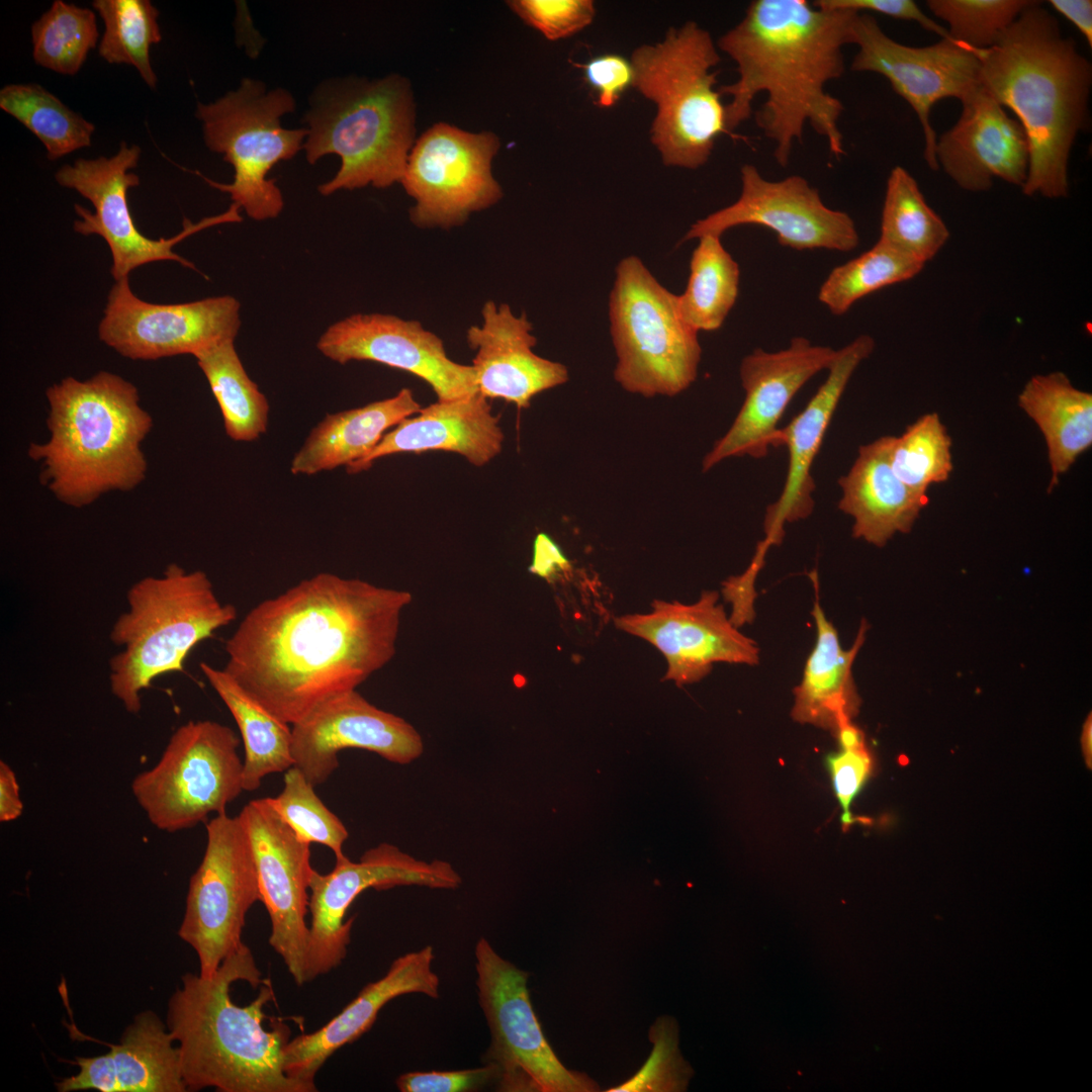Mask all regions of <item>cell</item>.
Wrapping results in <instances>:
<instances>
[{"label":"cell","mask_w":1092,"mask_h":1092,"mask_svg":"<svg viewBox=\"0 0 1092 1092\" xmlns=\"http://www.w3.org/2000/svg\"><path fill=\"white\" fill-rule=\"evenodd\" d=\"M412 600L407 590L317 573L249 611L225 642L223 669L292 726L391 660Z\"/></svg>","instance_id":"obj_1"},{"label":"cell","mask_w":1092,"mask_h":1092,"mask_svg":"<svg viewBox=\"0 0 1092 1092\" xmlns=\"http://www.w3.org/2000/svg\"><path fill=\"white\" fill-rule=\"evenodd\" d=\"M857 12L829 10L807 0H754L743 18L717 42L736 64L738 78L719 93L731 97L726 124L733 130L752 113L755 97L765 102L757 126L774 143V157L789 165L807 124L836 157L844 154L839 119L842 102L826 90L845 71L843 49L853 43Z\"/></svg>","instance_id":"obj_2"},{"label":"cell","mask_w":1092,"mask_h":1092,"mask_svg":"<svg viewBox=\"0 0 1092 1092\" xmlns=\"http://www.w3.org/2000/svg\"><path fill=\"white\" fill-rule=\"evenodd\" d=\"M275 1000L245 943L211 977L188 973L170 998L167 1027L178 1042L187 1091L314 1092L283 1069L290 1028L278 1019L264 1027L265 1007Z\"/></svg>","instance_id":"obj_3"},{"label":"cell","mask_w":1092,"mask_h":1092,"mask_svg":"<svg viewBox=\"0 0 1092 1092\" xmlns=\"http://www.w3.org/2000/svg\"><path fill=\"white\" fill-rule=\"evenodd\" d=\"M978 55L982 87L1016 114L1027 136L1023 194L1066 197L1070 153L1088 114L1090 63L1038 1Z\"/></svg>","instance_id":"obj_4"},{"label":"cell","mask_w":1092,"mask_h":1092,"mask_svg":"<svg viewBox=\"0 0 1092 1092\" xmlns=\"http://www.w3.org/2000/svg\"><path fill=\"white\" fill-rule=\"evenodd\" d=\"M46 396L50 437L31 443L27 454L39 463L41 483L59 502L80 509L144 481L142 444L153 419L131 382L108 371L85 380L68 376Z\"/></svg>","instance_id":"obj_5"},{"label":"cell","mask_w":1092,"mask_h":1092,"mask_svg":"<svg viewBox=\"0 0 1092 1092\" xmlns=\"http://www.w3.org/2000/svg\"><path fill=\"white\" fill-rule=\"evenodd\" d=\"M126 602L109 635L120 647L109 659V686L123 708L138 714L142 693L157 677L184 671L190 651L233 623L237 610L218 599L205 572L175 563L134 582Z\"/></svg>","instance_id":"obj_6"},{"label":"cell","mask_w":1092,"mask_h":1092,"mask_svg":"<svg viewBox=\"0 0 1092 1092\" xmlns=\"http://www.w3.org/2000/svg\"><path fill=\"white\" fill-rule=\"evenodd\" d=\"M309 105L306 160L314 164L337 154L342 161L337 174L318 187L321 194L400 182L415 138V103L405 78L328 80Z\"/></svg>","instance_id":"obj_7"},{"label":"cell","mask_w":1092,"mask_h":1092,"mask_svg":"<svg viewBox=\"0 0 1092 1092\" xmlns=\"http://www.w3.org/2000/svg\"><path fill=\"white\" fill-rule=\"evenodd\" d=\"M719 62L711 34L695 21L633 52V87L656 105L651 142L665 166L697 169L709 160L716 140L730 134L711 71Z\"/></svg>","instance_id":"obj_8"},{"label":"cell","mask_w":1092,"mask_h":1092,"mask_svg":"<svg viewBox=\"0 0 1092 1092\" xmlns=\"http://www.w3.org/2000/svg\"><path fill=\"white\" fill-rule=\"evenodd\" d=\"M609 316L618 359L614 377L625 390L673 396L696 380L702 354L698 332L682 320L677 295L635 256L616 268Z\"/></svg>","instance_id":"obj_9"},{"label":"cell","mask_w":1092,"mask_h":1092,"mask_svg":"<svg viewBox=\"0 0 1092 1092\" xmlns=\"http://www.w3.org/2000/svg\"><path fill=\"white\" fill-rule=\"evenodd\" d=\"M295 108V100L283 88L268 91L266 85L244 78L240 86L217 100L197 103L206 147L223 155L235 170L232 183L200 176L212 187L229 193L233 203L255 220L274 218L284 202L280 189L267 179L279 162L289 160L303 148L307 128L288 129L283 115Z\"/></svg>","instance_id":"obj_10"},{"label":"cell","mask_w":1092,"mask_h":1092,"mask_svg":"<svg viewBox=\"0 0 1092 1092\" xmlns=\"http://www.w3.org/2000/svg\"><path fill=\"white\" fill-rule=\"evenodd\" d=\"M240 738L212 720L188 721L170 737L157 763L130 785L138 804L159 830L193 828L208 815L226 813L244 791Z\"/></svg>","instance_id":"obj_11"},{"label":"cell","mask_w":1092,"mask_h":1092,"mask_svg":"<svg viewBox=\"0 0 1092 1092\" xmlns=\"http://www.w3.org/2000/svg\"><path fill=\"white\" fill-rule=\"evenodd\" d=\"M480 1008L490 1032L484 1063L496 1067L495 1087L509 1092H594L599 1085L567 1069L544 1035L530 1000L528 973L481 937L474 949Z\"/></svg>","instance_id":"obj_12"},{"label":"cell","mask_w":1092,"mask_h":1092,"mask_svg":"<svg viewBox=\"0 0 1092 1092\" xmlns=\"http://www.w3.org/2000/svg\"><path fill=\"white\" fill-rule=\"evenodd\" d=\"M261 901L251 842L238 816L216 815L206 823V846L191 876L179 937L195 950L199 975L211 977L243 944L250 908Z\"/></svg>","instance_id":"obj_13"},{"label":"cell","mask_w":1092,"mask_h":1092,"mask_svg":"<svg viewBox=\"0 0 1092 1092\" xmlns=\"http://www.w3.org/2000/svg\"><path fill=\"white\" fill-rule=\"evenodd\" d=\"M141 154L139 146H127L122 142L117 153L111 157L77 159L73 164L61 167L55 174L61 186L77 191L93 205L94 211H91L75 204L80 218L74 221V231L104 239L112 256L110 271L115 281L128 278L132 270L157 261H176L196 269L191 262L173 251L174 246L212 225L243 220L241 208L232 203L224 212L198 222L185 218L183 230L175 237L159 240L145 237L135 226L127 202L128 189L140 185L139 176L131 170L138 166Z\"/></svg>","instance_id":"obj_14"},{"label":"cell","mask_w":1092,"mask_h":1092,"mask_svg":"<svg viewBox=\"0 0 1092 1092\" xmlns=\"http://www.w3.org/2000/svg\"><path fill=\"white\" fill-rule=\"evenodd\" d=\"M461 883L448 861L417 859L390 843L366 850L358 861L346 855L338 858L328 874L314 870L309 884L307 982L338 968L346 958L355 921V917L345 920L346 912L365 890L398 886L453 890Z\"/></svg>","instance_id":"obj_15"},{"label":"cell","mask_w":1092,"mask_h":1092,"mask_svg":"<svg viewBox=\"0 0 1092 1092\" xmlns=\"http://www.w3.org/2000/svg\"><path fill=\"white\" fill-rule=\"evenodd\" d=\"M499 148L492 132L473 133L447 123L429 128L412 148L399 183L416 203L419 228L450 229L503 196L491 161Z\"/></svg>","instance_id":"obj_16"},{"label":"cell","mask_w":1092,"mask_h":1092,"mask_svg":"<svg viewBox=\"0 0 1092 1092\" xmlns=\"http://www.w3.org/2000/svg\"><path fill=\"white\" fill-rule=\"evenodd\" d=\"M852 44L857 52L851 70L888 79L916 113L924 134V159L932 170H938L930 110L940 99L954 97L963 101L982 86L978 51L951 37L927 47L902 44L887 35L868 13L856 16Z\"/></svg>","instance_id":"obj_17"},{"label":"cell","mask_w":1092,"mask_h":1092,"mask_svg":"<svg viewBox=\"0 0 1092 1092\" xmlns=\"http://www.w3.org/2000/svg\"><path fill=\"white\" fill-rule=\"evenodd\" d=\"M241 304L233 296H213L174 304L147 302L130 289L128 278L115 281L98 327L99 339L131 360L197 355L235 340Z\"/></svg>","instance_id":"obj_18"},{"label":"cell","mask_w":1092,"mask_h":1092,"mask_svg":"<svg viewBox=\"0 0 1092 1092\" xmlns=\"http://www.w3.org/2000/svg\"><path fill=\"white\" fill-rule=\"evenodd\" d=\"M248 833L259 878L261 902L271 922L269 944L296 985L307 983L309 926L306 914L313 869L309 843L301 840L269 798L252 800L239 814Z\"/></svg>","instance_id":"obj_19"},{"label":"cell","mask_w":1092,"mask_h":1092,"mask_svg":"<svg viewBox=\"0 0 1092 1092\" xmlns=\"http://www.w3.org/2000/svg\"><path fill=\"white\" fill-rule=\"evenodd\" d=\"M740 176L738 199L697 220L684 241L708 234L722 236L737 225L756 224L771 230L782 246L794 250L849 252L857 247L859 237L852 217L828 207L818 189L804 177L791 175L771 181L751 164L741 167Z\"/></svg>","instance_id":"obj_20"},{"label":"cell","mask_w":1092,"mask_h":1092,"mask_svg":"<svg viewBox=\"0 0 1092 1092\" xmlns=\"http://www.w3.org/2000/svg\"><path fill=\"white\" fill-rule=\"evenodd\" d=\"M719 593L704 590L693 604L654 600L651 611L614 618L617 629L656 647L666 659L663 680L676 686L701 680L714 663L756 665L759 648L732 624Z\"/></svg>","instance_id":"obj_21"},{"label":"cell","mask_w":1092,"mask_h":1092,"mask_svg":"<svg viewBox=\"0 0 1092 1092\" xmlns=\"http://www.w3.org/2000/svg\"><path fill=\"white\" fill-rule=\"evenodd\" d=\"M837 350L794 337L777 352L755 349L741 361L744 401L733 424L708 452L703 471L730 457L763 458L780 445L778 424L797 392L818 372L828 369Z\"/></svg>","instance_id":"obj_22"},{"label":"cell","mask_w":1092,"mask_h":1092,"mask_svg":"<svg viewBox=\"0 0 1092 1092\" xmlns=\"http://www.w3.org/2000/svg\"><path fill=\"white\" fill-rule=\"evenodd\" d=\"M316 347L340 364L371 361L412 373L432 387L438 400L478 392L473 367L450 359L442 339L419 321L355 313L330 326Z\"/></svg>","instance_id":"obj_23"},{"label":"cell","mask_w":1092,"mask_h":1092,"mask_svg":"<svg viewBox=\"0 0 1092 1092\" xmlns=\"http://www.w3.org/2000/svg\"><path fill=\"white\" fill-rule=\"evenodd\" d=\"M291 728L293 765L314 787L338 768L343 749L372 751L398 764L411 763L424 750L412 724L377 708L356 690L325 701Z\"/></svg>","instance_id":"obj_24"},{"label":"cell","mask_w":1092,"mask_h":1092,"mask_svg":"<svg viewBox=\"0 0 1092 1092\" xmlns=\"http://www.w3.org/2000/svg\"><path fill=\"white\" fill-rule=\"evenodd\" d=\"M962 104L957 123L936 142L938 166L967 191H987L994 178L1022 187L1029 165L1022 125L982 86Z\"/></svg>","instance_id":"obj_25"},{"label":"cell","mask_w":1092,"mask_h":1092,"mask_svg":"<svg viewBox=\"0 0 1092 1092\" xmlns=\"http://www.w3.org/2000/svg\"><path fill=\"white\" fill-rule=\"evenodd\" d=\"M875 340L860 335L843 348L829 366L825 381L804 410L781 429L780 445L789 452V467L783 491L767 507L763 521L764 539L758 543L767 550L779 545L785 536L784 526L808 518L814 509L815 482L811 475L813 461L836 411L839 400L858 365L873 353Z\"/></svg>","instance_id":"obj_26"},{"label":"cell","mask_w":1092,"mask_h":1092,"mask_svg":"<svg viewBox=\"0 0 1092 1092\" xmlns=\"http://www.w3.org/2000/svg\"><path fill=\"white\" fill-rule=\"evenodd\" d=\"M482 322L466 332L475 351L474 369L478 392L527 407L538 393L568 380L567 368L534 353L537 340L526 313L516 315L507 303L486 301Z\"/></svg>","instance_id":"obj_27"},{"label":"cell","mask_w":1092,"mask_h":1092,"mask_svg":"<svg viewBox=\"0 0 1092 1092\" xmlns=\"http://www.w3.org/2000/svg\"><path fill=\"white\" fill-rule=\"evenodd\" d=\"M433 961L431 945L396 958L383 977L367 984L324 1026L287 1042L283 1051L285 1074L296 1081L315 1084V1075L326 1061L367 1032L388 1002L412 993L437 999L440 979L432 970Z\"/></svg>","instance_id":"obj_28"},{"label":"cell","mask_w":1092,"mask_h":1092,"mask_svg":"<svg viewBox=\"0 0 1092 1092\" xmlns=\"http://www.w3.org/2000/svg\"><path fill=\"white\" fill-rule=\"evenodd\" d=\"M152 1011L138 1014L107 1054L76 1057L79 1072L56 1083L61 1092H185L179 1049Z\"/></svg>","instance_id":"obj_29"},{"label":"cell","mask_w":1092,"mask_h":1092,"mask_svg":"<svg viewBox=\"0 0 1092 1092\" xmlns=\"http://www.w3.org/2000/svg\"><path fill=\"white\" fill-rule=\"evenodd\" d=\"M504 433L487 398L479 392L437 400L387 432L376 447L347 466L349 473L370 468L374 461L398 453L454 452L483 466L502 451Z\"/></svg>","instance_id":"obj_30"},{"label":"cell","mask_w":1092,"mask_h":1092,"mask_svg":"<svg viewBox=\"0 0 1092 1092\" xmlns=\"http://www.w3.org/2000/svg\"><path fill=\"white\" fill-rule=\"evenodd\" d=\"M892 436H882L859 447L849 471L838 483L840 511L852 517V536L883 547L897 533H909L927 494L907 486L890 464Z\"/></svg>","instance_id":"obj_31"},{"label":"cell","mask_w":1092,"mask_h":1092,"mask_svg":"<svg viewBox=\"0 0 1092 1092\" xmlns=\"http://www.w3.org/2000/svg\"><path fill=\"white\" fill-rule=\"evenodd\" d=\"M815 602L812 616L816 626V641L803 670L801 682L794 689L792 717L802 724H811L832 734L843 722L852 721L860 706L852 675V665L868 630L862 621L851 648L841 647L838 632L826 618L818 595V581L813 578Z\"/></svg>","instance_id":"obj_32"},{"label":"cell","mask_w":1092,"mask_h":1092,"mask_svg":"<svg viewBox=\"0 0 1092 1092\" xmlns=\"http://www.w3.org/2000/svg\"><path fill=\"white\" fill-rule=\"evenodd\" d=\"M413 391L401 388L395 395L364 406L328 414L308 434L295 453L290 472L314 475L349 466L369 454L386 431L421 411Z\"/></svg>","instance_id":"obj_33"},{"label":"cell","mask_w":1092,"mask_h":1092,"mask_svg":"<svg viewBox=\"0 0 1092 1092\" xmlns=\"http://www.w3.org/2000/svg\"><path fill=\"white\" fill-rule=\"evenodd\" d=\"M1019 407L1036 424L1052 471L1049 492L1092 446V394L1055 371L1032 376L1018 394Z\"/></svg>","instance_id":"obj_34"},{"label":"cell","mask_w":1092,"mask_h":1092,"mask_svg":"<svg viewBox=\"0 0 1092 1092\" xmlns=\"http://www.w3.org/2000/svg\"><path fill=\"white\" fill-rule=\"evenodd\" d=\"M200 669L239 727L245 750L244 791H255L268 775L291 767V725L262 707L223 668L201 662Z\"/></svg>","instance_id":"obj_35"},{"label":"cell","mask_w":1092,"mask_h":1092,"mask_svg":"<svg viewBox=\"0 0 1092 1092\" xmlns=\"http://www.w3.org/2000/svg\"><path fill=\"white\" fill-rule=\"evenodd\" d=\"M740 270L721 236L699 238L690 262L687 287L677 295L682 320L698 333L722 327L739 292Z\"/></svg>","instance_id":"obj_36"},{"label":"cell","mask_w":1092,"mask_h":1092,"mask_svg":"<svg viewBox=\"0 0 1092 1092\" xmlns=\"http://www.w3.org/2000/svg\"><path fill=\"white\" fill-rule=\"evenodd\" d=\"M234 343L221 342L194 358L219 406L226 435L250 442L266 432L269 403L246 372Z\"/></svg>","instance_id":"obj_37"},{"label":"cell","mask_w":1092,"mask_h":1092,"mask_svg":"<svg viewBox=\"0 0 1092 1092\" xmlns=\"http://www.w3.org/2000/svg\"><path fill=\"white\" fill-rule=\"evenodd\" d=\"M949 232L928 205L914 177L892 169L886 185L879 241L926 264L945 245Z\"/></svg>","instance_id":"obj_38"},{"label":"cell","mask_w":1092,"mask_h":1092,"mask_svg":"<svg viewBox=\"0 0 1092 1092\" xmlns=\"http://www.w3.org/2000/svg\"><path fill=\"white\" fill-rule=\"evenodd\" d=\"M0 108L42 143L49 160L91 146L95 125L38 84L4 86Z\"/></svg>","instance_id":"obj_39"},{"label":"cell","mask_w":1092,"mask_h":1092,"mask_svg":"<svg viewBox=\"0 0 1092 1092\" xmlns=\"http://www.w3.org/2000/svg\"><path fill=\"white\" fill-rule=\"evenodd\" d=\"M924 264L878 241L870 250L833 268L818 291L832 314L841 315L862 297L915 277Z\"/></svg>","instance_id":"obj_40"},{"label":"cell","mask_w":1092,"mask_h":1092,"mask_svg":"<svg viewBox=\"0 0 1092 1092\" xmlns=\"http://www.w3.org/2000/svg\"><path fill=\"white\" fill-rule=\"evenodd\" d=\"M92 6L105 25L99 56L109 64L133 66L144 82L156 88L150 49L162 39L159 10L149 0H95Z\"/></svg>","instance_id":"obj_41"},{"label":"cell","mask_w":1092,"mask_h":1092,"mask_svg":"<svg viewBox=\"0 0 1092 1092\" xmlns=\"http://www.w3.org/2000/svg\"><path fill=\"white\" fill-rule=\"evenodd\" d=\"M98 36L92 10L56 0L31 26L34 62L59 74L76 75Z\"/></svg>","instance_id":"obj_42"},{"label":"cell","mask_w":1092,"mask_h":1092,"mask_svg":"<svg viewBox=\"0 0 1092 1092\" xmlns=\"http://www.w3.org/2000/svg\"><path fill=\"white\" fill-rule=\"evenodd\" d=\"M952 440L937 413H927L892 436L890 464L901 481L921 494L945 482L952 470Z\"/></svg>","instance_id":"obj_43"},{"label":"cell","mask_w":1092,"mask_h":1092,"mask_svg":"<svg viewBox=\"0 0 1092 1092\" xmlns=\"http://www.w3.org/2000/svg\"><path fill=\"white\" fill-rule=\"evenodd\" d=\"M314 788L302 771L292 765L284 774L282 791L276 797H270V800L301 840L309 844H323L334 852L336 859L342 858L345 856L343 845L349 832L339 817L318 798Z\"/></svg>","instance_id":"obj_44"},{"label":"cell","mask_w":1092,"mask_h":1092,"mask_svg":"<svg viewBox=\"0 0 1092 1092\" xmlns=\"http://www.w3.org/2000/svg\"><path fill=\"white\" fill-rule=\"evenodd\" d=\"M1030 0H929V10L948 25L949 36L976 51L997 43Z\"/></svg>","instance_id":"obj_45"},{"label":"cell","mask_w":1092,"mask_h":1092,"mask_svg":"<svg viewBox=\"0 0 1092 1092\" xmlns=\"http://www.w3.org/2000/svg\"><path fill=\"white\" fill-rule=\"evenodd\" d=\"M652 1051L644 1065L621 1085L608 1092H676L685 1090L688 1067L678 1048L677 1025L670 1016H660L649 1030Z\"/></svg>","instance_id":"obj_46"},{"label":"cell","mask_w":1092,"mask_h":1092,"mask_svg":"<svg viewBox=\"0 0 1092 1092\" xmlns=\"http://www.w3.org/2000/svg\"><path fill=\"white\" fill-rule=\"evenodd\" d=\"M512 10L547 39L569 37L588 26L596 15L592 0H514Z\"/></svg>","instance_id":"obj_47"},{"label":"cell","mask_w":1092,"mask_h":1092,"mask_svg":"<svg viewBox=\"0 0 1092 1092\" xmlns=\"http://www.w3.org/2000/svg\"><path fill=\"white\" fill-rule=\"evenodd\" d=\"M834 794L841 807L842 828L845 830L857 819L850 806L869 779L873 761L867 746L841 749L826 758Z\"/></svg>","instance_id":"obj_48"},{"label":"cell","mask_w":1092,"mask_h":1092,"mask_svg":"<svg viewBox=\"0 0 1092 1092\" xmlns=\"http://www.w3.org/2000/svg\"><path fill=\"white\" fill-rule=\"evenodd\" d=\"M498 1077L494 1065L455 1071L407 1072L395 1080L401 1092H471L489 1084H496Z\"/></svg>","instance_id":"obj_49"},{"label":"cell","mask_w":1092,"mask_h":1092,"mask_svg":"<svg viewBox=\"0 0 1092 1092\" xmlns=\"http://www.w3.org/2000/svg\"><path fill=\"white\" fill-rule=\"evenodd\" d=\"M580 67L601 107L614 106L622 94L629 87L634 86L633 65L631 61L618 54L600 55Z\"/></svg>","instance_id":"obj_50"},{"label":"cell","mask_w":1092,"mask_h":1092,"mask_svg":"<svg viewBox=\"0 0 1092 1092\" xmlns=\"http://www.w3.org/2000/svg\"><path fill=\"white\" fill-rule=\"evenodd\" d=\"M813 3L829 10L877 12L896 19L914 21L941 38L950 37L947 29L927 16L912 0H818Z\"/></svg>","instance_id":"obj_51"},{"label":"cell","mask_w":1092,"mask_h":1092,"mask_svg":"<svg viewBox=\"0 0 1092 1092\" xmlns=\"http://www.w3.org/2000/svg\"><path fill=\"white\" fill-rule=\"evenodd\" d=\"M569 568L568 560L559 547L544 533H540L534 543V555L529 570L546 579Z\"/></svg>","instance_id":"obj_52"},{"label":"cell","mask_w":1092,"mask_h":1092,"mask_svg":"<svg viewBox=\"0 0 1092 1092\" xmlns=\"http://www.w3.org/2000/svg\"><path fill=\"white\" fill-rule=\"evenodd\" d=\"M23 810L19 785L14 770L5 761H0V821L10 822L17 819Z\"/></svg>","instance_id":"obj_53"},{"label":"cell","mask_w":1092,"mask_h":1092,"mask_svg":"<svg viewBox=\"0 0 1092 1092\" xmlns=\"http://www.w3.org/2000/svg\"><path fill=\"white\" fill-rule=\"evenodd\" d=\"M1049 3L1070 20L1092 46V1L1091 0H1051Z\"/></svg>","instance_id":"obj_54"},{"label":"cell","mask_w":1092,"mask_h":1092,"mask_svg":"<svg viewBox=\"0 0 1092 1092\" xmlns=\"http://www.w3.org/2000/svg\"><path fill=\"white\" fill-rule=\"evenodd\" d=\"M1081 742H1082V748H1083V752L1085 754L1086 760H1087V762L1090 763L1091 762V754H1092V747H1091L1092 746V721H1091V715L1088 716V718L1086 719V721H1085V723L1083 725Z\"/></svg>","instance_id":"obj_55"}]
</instances>
